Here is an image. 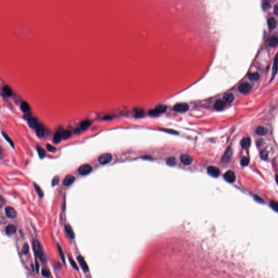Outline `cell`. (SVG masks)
Listing matches in <instances>:
<instances>
[{
  "mask_svg": "<svg viewBox=\"0 0 278 278\" xmlns=\"http://www.w3.org/2000/svg\"><path fill=\"white\" fill-rule=\"evenodd\" d=\"M33 248L34 250L35 254L43 262L46 263L47 260L46 256L44 253L43 249L40 246V244L38 240H34L33 241Z\"/></svg>",
  "mask_w": 278,
  "mask_h": 278,
  "instance_id": "6da1fadb",
  "label": "cell"
},
{
  "mask_svg": "<svg viewBox=\"0 0 278 278\" xmlns=\"http://www.w3.org/2000/svg\"><path fill=\"white\" fill-rule=\"evenodd\" d=\"M167 109L166 105H159L156 107L154 109L150 110L148 113L149 116L152 117H158L161 114L165 113Z\"/></svg>",
  "mask_w": 278,
  "mask_h": 278,
  "instance_id": "7a4b0ae2",
  "label": "cell"
},
{
  "mask_svg": "<svg viewBox=\"0 0 278 278\" xmlns=\"http://www.w3.org/2000/svg\"><path fill=\"white\" fill-rule=\"evenodd\" d=\"M112 159H113V157L110 154L105 153V154H102L100 156H99L98 159V161L100 165H107L108 164H109V162L111 161Z\"/></svg>",
  "mask_w": 278,
  "mask_h": 278,
  "instance_id": "3957f363",
  "label": "cell"
},
{
  "mask_svg": "<svg viewBox=\"0 0 278 278\" xmlns=\"http://www.w3.org/2000/svg\"><path fill=\"white\" fill-rule=\"evenodd\" d=\"M92 167L89 164H84L81 166L78 169V173L82 175H86L91 172Z\"/></svg>",
  "mask_w": 278,
  "mask_h": 278,
  "instance_id": "277c9868",
  "label": "cell"
},
{
  "mask_svg": "<svg viewBox=\"0 0 278 278\" xmlns=\"http://www.w3.org/2000/svg\"><path fill=\"white\" fill-rule=\"evenodd\" d=\"M173 109L175 111L179 113H185L188 110L189 107L187 103H180L175 104L173 107Z\"/></svg>",
  "mask_w": 278,
  "mask_h": 278,
  "instance_id": "5b68a950",
  "label": "cell"
},
{
  "mask_svg": "<svg viewBox=\"0 0 278 278\" xmlns=\"http://www.w3.org/2000/svg\"><path fill=\"white\" fill-rule=\"evenodd\" d=\"M207 172L210 176L214 178L218 177L220 174V169L214 166H209L207 168Z\"/></svg>",
  "mask_w": 278,
  "mask_h": 278,
  "instance_id": "8992f818",
  "label": "cell"
},
{
  "mask_svg": "<svg viewBox=\"0 0 278 278\" xmlns=\"http://www.w3.org/2000/svg\"><path fill=\"white\" fill-rule=\"evenodd\" d=\"M180 160L181 163L186 166L191 165L193 162V158L188 154H182L180 157Z\"/></svg>",
  "mask_w": 278,
  "mask_h": 278,
  "instance_id": "52a82bcc",
  "label": "cell"
},
{
  "mask_svg": "<svg viewBox=\"0 0 278 278\" xmlns=\"http://www.w3.org/2000/svg\"><path fill=\"white\" fill-rule=\"evenodd\" d=\"M251 89H252V86L247 82H244L240 84L238 87L239 91L243 94L249 92Z\"/></svg>",
  "mask_w": 278,
  "mask_h": 278,
  "instance_id": "ba28073f",
  "label": "cell"
},
{
  "mask_svg": "<svg viewBox=\"0 0 278 278\" xmlns=\"http://www.w3.org/2000/svg\"><path fill=\"white\" fill-rule=\"evenodd\" d=\"M64 232L67 238L71 240H73L75 238V235H74V233L73 230V229L72 227L69 225L67 224L64 227Z\"/></svg>",
  "mask_w": 278,
  "mask_h": 278,
  "instance_id": "9c48e42d",
  "label": "cell"
},
{
  "mask_svg": "<svg viewBox=\"0 0 278 278\" xmlns=\"http://www.w3.org/2000/svg\"><path fill=\"white\" fill-rule=\"evenodd\" d=\"M5 215L9 218L14 219L16 217V212L14 209L10 206H7L4 209Z\"/></svg>",
  "mask_w": 278,
  "mask_h": 278,
  "instance_id": "30bf717a",
  "label": "cell"
},
{
  "mask_svg": "<svg viewBox=\"0 0 278 278\" xmlns=\"http://www.w3.org/2000/svg\"><path fill=\"white\" fill-rule=\"evenodd\" d=\"M224 179L228 182L233 183L236 180V175L234 172L232 171H228L226 172L223 175Z\"/></svg>",
  "mask_w": 278,
  "mask_h": 278,
  "instance_id": "8fae6325",
  "label": "cell"
},
{
  "mask_svg": "<svg viewBox=\"0 0 278 278\" xmlns=\"http://www.w3.org/2000/svg\"><path fill=\"white\" fill-rule=\"evenodd\" d=\"M77 261H78L79 262V265L80 266V267L82 268V269L83 270L84 272H87L88 271H89V267H88L87 264L85 260V259H84V257L82 256H78L77 257Z\"/></svg>",
  "mask_w": 278,
  "mask_h": 278,
  "instance_id": "7c38bea8",
  "label": "cell"
},
{
  "mask_svg": "<svg viewBox=\"0 0 278 278\" xmlns=\"http://www.w3.org/2000/svg\"><path fill=\"white\" fill-rule=\"evenodd\" d=\"M268 44L270 47H275L278 45V34H274L270 36L268 39Z\"/></svg>",
  "mask_w": 278,
  "mask_h": 278,
  "instance_id": "4fadbf2b",
  "label": "cell"
},
{
  "mask_svg": "<svg viewBox=\"0 0 278 278\" xmlns=\"http://www.w3.org/2000/svg\"><path fill=\"white\" fill-rule=\"evenodd\" d=\"M226 104H227L223 100L218 99L217 100H216V102L215 103L214 108L216 110L221 111L226 107Z\"/></svg>",
  "mask_w": 278,
  "mask_h": 278,
  "instance_id": "5bb4252c",
  "label": "cell"
},
{
  "mask_svg": "<svg viewBox=\"0 0 278 278\" xmlns=\"http://www.w3.org/2000/svg\"><path fill=\"white\" fill-rule=\"evenodd\" d=\"M232 155H233V150L231 148H229L228 149L226 153L224 154V155L223 159H222V161L225 162V163H228V162H229L230 161V160H231Z\"/></svg>",
  "mask_w": 278,
  "mask_h": 278,
  "instance_id": "9a60e30c",
  "label": "cell"
},
{
  "mask_svg": "<svg viewBox=\"0 0 278 278\" xmlns=\"http://www.w3.org/2000/svg\"><path fill=\"white\" fill-rule=\"evenodd\" d=\"M75 180V178L72 175H68L65 178L63 181V185L65 186H69L71 185Z\"/></svg>",
  "mask_w": 278,
  "mask_h": 278,
  "instance_id": "2e32d148",
  "label": "cell"
},
{
  "mask_svg": "<svg viewBox=\"0 0 278 278\" xmlns=\"http://www.w3.org/2000/svg\"><path fill=\"white\" fill-rule=\"evenodd\" d=\"M16 232V228L13 224H9L5 228V234L8 236H11L14 234Z\"/></svg>",
  "mask_w": 278,
  "mask_h": 278,
  "instance_id": "e0dca14e",
  "label": "cell"
},
{
  "mask_svg": "<svg viewBox=\"0 0 278 278\" xmlns=\"http://www.w3.org/2000/svg\"><path fill=\"white\" fill-rule=\"evenodd\" d=\"M251 144V139L249 137L244 138L242 139L240 142V145L243 149H247L249 147Z\"/></svg>",
  "mask_w": 278,
  "mask_h": 278,
  "instance_id": "ac0fdd59",
  "label": "cell"
},
{
  "mask_svg": "<svg viewBox=\"0 0 278 278\" xmlns=\"http://www.w3.org/2000/svg\"><path fill=\"white\" fill-rule=\"evenodd\" d=\"M234 98L235 97L234 94L232 93H229L223 97V100L225 102L226 104H230L234 101Z\"/></svg>",
  "mask_w": 278,
  "mask_h": 278,
  "instance_id": "d6986e66",
  "label": "cell"
},
{
  "mask_svg": "<svg viewBox=\"0 0 278 278\" xmlns=\"http://www.w3.org/2000/svg\"><path fill=\"white\" fill-rule=\"evenodd\" d=\"M28 125L32 129H36L39 125L37 120L34 117H30L28 120Z\"/></svg>",
  "mask_w": 278,
  "mask_h": 278,
  "instance_id": "ffe728a7",
  "label": "cell"
},
{
  "mask_svg": "<svg viewBox=\"0 0 278 278\" xmlns=\"http://www.w3.org/2000/svg\"><path fill=\"white\" fill-rule=\"evenodd\" d=\"M36 132L39 138H42L45 134L44 128L42 125H39L36 129Z\"/></svg>",
  "mask_w": 278,
  "mask_h": 278,
  "instance_id": "44dd1931",
  "label": "cell"
},
{
  "mask_svg": "<svg viewBox=\"0 0 278 278\" xmlns=\"http://www.w3.org/2000/svg\"><path fill=\"white\" fill-rule=\"evenodd\" d=\"M278 69V53L275 56L274 60H273V66H272V75H275V74L276 73Z\"/></svg>",
  "mask_w": 278,
  "mask_h": 278,
  "instance_id": "7402d4cb",
  "label": "cell"
},
{
  "mask_svg": "<svg viewBox=\"0 0 278 278\" xmlns=\"http://www.w3.org/2000/svg\"><path fill=\"white\" fill-rule=\"evenodd\" d=\"M267 25L269 28H270V29H274L276 26V20L273 17L269 18L267 21Z\"/></svg>",
  "mask_w": 278,
  "mask_h": 278,
  "instance_id": "603a6c76",
  "label": "cell"
},
{
  "mask_svg": "<svg viewBox=\"0 0 278 278\" xmlns=\"http://www.w3.org/2000/svg\"><path fill=\"white\" fill-rule=\"evenodd\" d=\"M268 132V129L263 126H259L256 128V133L260 135H264L267 134Z\"/></svg>",
  "mask_w": 278,
  "mask_h": 278,
  "instance_id": "cb8c5ba5",
  "label": "cell"
},
{
  "mask_svg": "<svg viewBox=\"0 0 278 278\" xmlns=\"http://www.w3.org/2000/svg\"><path fill=\"white\" fill-rule=\"evenodd\" d=\"M90 125H91V122L89 121L85 120V121H83L82 122H81V123H80V128H81V129H82V130L86 131V130L88 128L90 127Z\"/></svg>",
  "mask_w": 278,
  "mask_h": 278,
  "instance_id": "d4e9b609",
  "label": "cell"
},
{
  "mask_svg": "<svg viewBox=\"0 0 278 278\" xmlns=\"http://www.w3.org/2000/svg\"><path fill=\"white\" fill-rule=\"evenodd\" d=\"M62 134H61L59 132H56L53 136V141L55 143L58 144L60 142L61 140L62 139Z\"/></svg>",
  "mask_w": 278,
  "mask_h": 278,
  "instance_id": "484cf974",
  "label": "cell"
},
{
  "mask_svg": "<svg viewBox=\"0 0 278 278\" xmlns=\"http://www.w3.org/2000/svg\"><path fill=\"white\" fill-rule=\"evenodd\" d=\"M37 151H38V155H39V157L41 158V159H43L45 157V151L44 150V149L40 146H37Z\"/></svg>",
  "mask_w": 278,
  "mask_h": 278,
  "instance_id": "4316f807",
  "label": "cell"
},
{
  "mask_svg": "<svg viewBox=\"0 0 278 278\" xmlns=\"http://www.w3.org/2000/svg\"><path fill=\"white\" fill-rule=\"evenodd\" d=\"M57 248H58V252H59V254L60 255V259H61V260H62V262L65 264V259L64 254V252H63L62 247H61V246L59 245V243H57Z\"/></svg>",
  "mask_w": 278,
  "mask_h": 278,
  "instance_id": "83f0119b",
  "label": "cell"
},
{
  "mask_svg": "<svg viewBox=\"0 0 278 278\" xmlns=\"http://www.w3.org/2000/svg\"><path fill=\"white\" fill-rule=\"evenodd\" d=\"M248 77L250 80H257L260 78V75L258 73H250L248 74Z\"/></svg>",
  "mask_w": 278,
  "mask_h": 278,
  "instance_id": "f1b7e54d",
  "label": "cell"
},
{
  "mask_svg": "<svg viewBox=\"0 0 278 278\" xmlns=\"http://www.w3.org/2000/svg\"><path fill=\"white\" fill-rule=\"evenodd\" d=\"M21 109L24 113H27L29 110L30 107L29 104L26 102L24 101L21 104Z\"/></svg>",
  "mask_w": 278,
  "mask_h": 278,
  "instance_id": "f546056e",
  "label": "cell"
},
{
  "mask_svg": "<svg viewBox=\"0 0 278 278\" xmlns=\"http://www.w3.org/2000/svg\"><path fill=\"white\" fill-rule=\"evenodd\" d=\"M3 91L5 94V95H7V96H11L12 95L13 92H12L11 88L7 85L4 86L3 87Z\"/></svg>",
  "mask_w": 278,
  "mask_h": 278,
  "instance_id": "4dcf8cb0",
  "label": "cell"
},
{
  "mask_svg": "<svg viewBox=\"0 0 278 278\" xmlns=\"http://www.w3.org/2000/svg\"><path fill=\"white\" fill-rule=\"evenodd\" d=\"M34 186L36 190L37 193L38 194V195H39V196L40 197V198L43 197L44 192H43V190H42V188H40V187L39 185H38V184H37L36 183H34Z\"/></svg>",
  "mask_w": 278,
  "mask_h": 278,
  "instance_id": "1f68e13d",
  "label": "cell"
},
{
  "mask_svg": "<svg viewBox=\"0 0 278 278\" xmlns=\"http://www.w3.org/2000/svg\"><path fill=\"white\" fill-rule=\"evenodd\" d=\"M270 207L274 211L278 212V202L274 200H271L269 203Z\"/></svg>",
  "mask_w": 278,
  "mask_h": 278,
  "instance_id": "d6a6232c",
  "label": "cell"
},
{
  "mask_svg": "<svg viewBox=\"0 0 278 278\" xmlns=\"http://www.w3.org/2000/svg\"><path fill=\"white\" fill-rule=\"evenodd\" d=\"M72 136V133L68 130H66L63 132L62 133V137L64 140L68 139Z\"/></svg>",
  "mask_w": 278,
  "mask_h": 278,
  "instance_id": "836d02e7",
  "label": "cell"
},
{
  "mask_svg": "<svg viewBox=\"0 0 278 278\" xmlns=\"http://www.w3.org/2000/svg\"><path fill=\"white\" fill-rule=\"evenodd\" d=\"M2 135H3L4 138L9 142V144H10L13 147H14V142H13V141H12V140L10 139V137L8 136V135L7 134L5 133H4V132H2Z\"/></svg>",
  "mask_w": 278,
  "mask_h": 278,
  "instance_id": "e575fe53",
  "label": "cell"
},
{
  "mask_svg": "<svg viewBox=\"0 0 278 278\" xmlns=\"http://www.w3.org/2000/svg\"><path fill=\"white\" fill-rule=\"evenodd\" d=\"M241 165L242 166H247L249 163V160L247 157H243L241 160Z\"/></svg>",
  "mask_w": 278,
  "mask_h": 278,
  "instance_id": "d590c367",
  "label": "cell"
},
{
  "mask_svg": "<svg viewBox=\"0 0 278 278\" xmlns=\"http://www.w3.org/2000/svg\"><path fill=\"white\" fill-rule=\"evenodd\" d=\"M29 249L28 245L27 243H25L22 246V253L25 255L29 253Z\"/></svg>",
  "mask_w": 278,
  "mask_h": 278,
  "instance_id": "8d00e7d4",
  "label": "cell"
},
{
  "mask_svg": "<svg viewBox=\"0 0 278 278\" xmlns=\"http://www.w3.org/2000/svg\"><path fill=\"white\" fill-rule=\"evenodd\" d=\"M144 111L142 109H139V110H137L136 111H135V116L137 117V118H139V117H142V116H144Z\"/></svg>",
  "mask_w": 278,
  "mask_h": 278,
  "instance_id": "74e56055",
  "label": "cell"
},
{
  "mask_svg": "<svg viewBox=\"0 0 278 278\" xmlns=\"http://www.w3.org/2000/svg\"><path fill=\"white\" fill-rule=\"evenodd\" d=\"M175 163V160L174 157L169 158L167 161V164L169 166H173Z\"/></svg>",
  "mask_w": 278,
  "mask_h": 278,
  "instance_id": "f35d334b",
  "label": "cell"
},
{
  "mask_svg": "<svg viewBox=\"0 0 278 278\" xmlns=\"http://www.w3.org/2000/svg\"><path fill=\"white\" fill-rule=\"evenodd\" d=\"M59 181V176L57 175V176H56V177H54L53 179H52V186H55L57 185L58 184Z\"/></svg>",
  "mask_w": 278,
  "mask_h": 278,
  "instance_id": "ab89813d",
  "label": "cell"
},
{
  "mask_svg": "<svg viewBox=\"0 0 278 278\" xmlns=\"http://www.w3.org/2000/svg\"><path fill=\"white\" fill-rule=\"evenodd\" d=\"M69 261H70V263H71V264L72 267L74 269H76V270H79L78 267L77 266L76 263L75 262H74V261L71 258H70V257H69Z\"/></svg>",
  "mask_w": 278,
  "mask_h": 278,
  "instance_id": "60d3db41",
  "label": "cell"
},
{
  "mask_svg": "<svg viewBox=\"0 0 278 278\" xmlns=\"http://www.w3.org/2000/svg\"><path fill=\"white\" fill-rule=\"evenodd\" d=\"M46 148H47V150H48L49 152H55L56 151V148L55 147L51 146L50 144H47V145Z\"/></svg>",
  "mask_w": 278,
  "mask_h": 278,
  "instance_id": "b9f144b4",
  "label": "cell"
},
{
  "mask_svg": "<svg viewBox=\"0 0 278 278\" xmlns=\"http://www.w3.org/2000/svg\"><path fill=\"white\" fill-rule=\"evenodd\" d=\"M42 275L44 277H46V278H49L50 277V274H49V272L46 269H42Z\"/></svg>",
  "mask_w": 278,
  "mask_h": 278,
  "instance_id": "7bdbcfd3",
  "label": "cell"
},
{
  "mask_svg": "<svg viewBox=\"0 0 278 278\" xmlns=\"http://www.w3.org/2000/svg\"><path fill=\"white\" fill-rule=\"evenodd\" d=\"M267 156H268V154L266 151H263L261 152V157L262 159H264V160L267 159Z\"/></svg>",
  "mask_w": 278,
  "mask_h": 278,
  "instance_id": "ee69618b",
  "label": "cell"
},
{
  "mask_svg": "<svg viewBox=\"0 0 278 278\" xmlns=\"http://www.w3.org/2000/svg\"><path fill=\"white\" fill-rule=\"evenodd\" d=\"M270 7V3L268 1H264L262 3V8L263 9H267Z\"/></svg>",
  "mask_w": 278,
  "mask_h": 278,
  "instance_id": "f6af8a7d",
  "label": "cell"
},
{
  "mask_svg": "<svg viewBox=\"0 0 278 278\" xmlns=\"http://www.w3.org/2000/svg\"><path fill=\"white\" fill-rule=\"evenodd\" d=\"M254 199L258 203H263V199H262L260 197H259L257 196H255L254 197Z\"/></svg>",
  "mask_w": 278,
  "mask_h": 278,
  "instance_id": "bcb514c9",
  "label": "cell"
},
{
  "mask_svg": "<svg viewBox=\"0 0 278 278\" xmlns=\"http://www.w3.org/2000/svg\"><path fill=\"white\" fill-rule=\"evenodd\" d=\"M274 13L275 15H278V3L276 4L274 7Z\"/></svg>",
  "mask_w": 278,
  "mask_h": 278,
  "instance_id": "7dc6e473",
  "label": "cell"
},
{
  "mask_svg": "<svg viewBox=\"0 0 278 278\" xmlns=\"http://www.w3.org/2000/svg\"><path fill=\"white\" fill-rule=\"evenodd\" d=\"M275 180H276L277 184H278V173L276 174V175H275Z\"/></svg>",
  "mask_w": 278,
  "mask_h": 278,
  "instance_id": "c3c4849f",
  "label": "cell"
}]
</instances>
